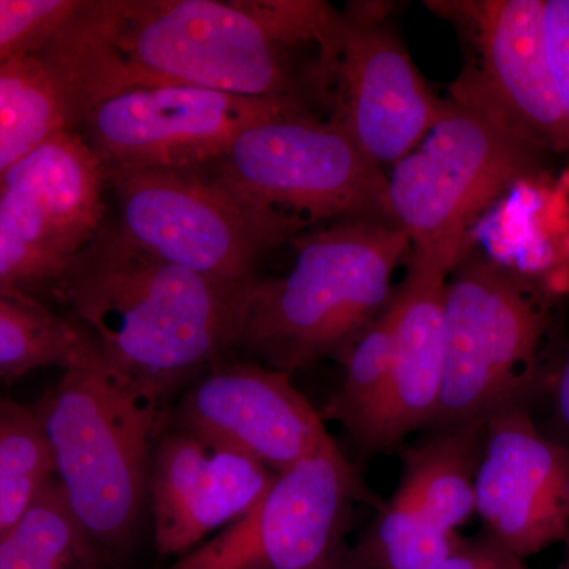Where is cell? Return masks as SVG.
I'll return each mask as SVG.
<instances>
[{
	"mask_svg": "<svg viewBox=\"0 0 569 569\" xmlns=\"http://www.w3.org/2000/svg\"><path fill=\"white\" fill-rule=\"evenodd\" d=\"M329 17L321 2L80 0L37 56L71 130L111 97L163 86L305 104L295 52L320 44Z\"/></svg>",
	"mask_w": 569,
	"mask_h": 569,
	"instance_id": "obj_1",
	"label": "cell"
},
{
	"mask_svg": "<svg viewBox=\"0 0 569 569\" xmlns=\"http://www.w3.org/2000/svg\"><path fill=\"white\" fill-rule=\"evenodd\" d=\"M239 288L153 257L107 220L51 293L104 365L167 400L230 353Z\"/></svg>",
	"mask_w": 569,
	"mask_h": 569,
	"instance_id": "obj_2",
	"label": "cell"
},
{
	"mask_svg": "<svg viewBox=\"0 0 569 569\" xmlns=\"http://www.w3.org/2000/svg\"><path fill=\"white\" fill-rule=\"evenodd\" d=\"M291 242L287 274L239 288L231 347L287 373L347 350L387 305L392 272L411 249L406 231L381 219L339 220Z\"/></svg>",
	"mask_w": 569,
	"mask_h": 569,
	"instance_id": "obj_3",
	"label": "cell"
},
{
	"mask_svg": "<svg viewBox=\"0 0 569 569\" xmlns=\"http://www.w3.org/2000/svg\"><path fill=\"white\" fill-rule=\"evenodd\" d=\"M162 397L104 365L91 348L37 403L56 478L107 559L132 546L149 497Z\"/></svg>",
	"mask_w": 569,
	"mask_h": 569,
	"instance_id": "obj_4",
	"label": "cell"
},
{
	"mask_svg": "<svg viewBox=\"0 0 569 569\" xmlns=\"http://www.w3.org/2000/svg\"><path fill=\"white\" fill-rule=\"evenodd\" d=\"M546 157L489 104L452 92L425 140L388 176L392 219L410 239V266L449 277L475 220L515 183L538 179Z\"/></svg>",
	"mask_w": 569,
	"mask_h": 569,
	"instance_id": "obj_5",
	"label": "cell"
},
{
	"mask_svg": "<svg viewBox=\"0 0 569 569\" xmlns=\"http://www.w3.org/2000/svg\"><path fill=\"white\" fill-rule=\"evenodd\" d=\"M203 170L246 203L306 228L321 220L395 222L383 168L339 123L318 121L309 111L247 127Z\"/></svg>",
	"mask_w": 569,
	"mask_h": 569,
	"instance_id": "obj_6",
	"label": "cell"
},
{
	"mask_svg": "<svg viewBox=\"0 0 569 569\" xmlns=\"http://www.w3.org/2000/svg\"><path fill=\"white\" fill-rule=\"evenodd\" d=\"M119 231L168 263L228 284L254 279L264 254L306 233L290 217L263 211L203 168L107 170Z\"/></svg>",
	"mask_w": 569,
	"mask_h": 569,
	"instance_id": "obj_7",
	"label": "cell"
},
{
	"mask_svg": "<svg viewBox=\"0 0 569 569\" xmlns=\"http://www.w3.org/2000/svg\"><path fill=\"white\" fill-rule=\"evenodd\" d=\"M445 293V372L432 425L486 421L522 406L533 378L545 307L529 283L478 252L463 253Z\"/></svg>",
	"mask_w": 569,
	"mask_h": 569,
	"instance_id": "obj_8",
	"label": "cell"
},
{
	"mask_svg": "<svg viewBox=\"0 0 569 569\" xmlns=\"http://www.w3.org/2000/svg\"><path fill=\"white\" fill-rule=\"evenodd\" d=\"M317 92L378 164L400 162L445 111L410 56L378 14H340L317 62Z\"/></svg>",
	"mask_w": 569,
	"mask_h": 569,
	"instance_id": "obj_9",
	"label": "cell"
},
{
	"mask_svg": "<svg viewBox=\"0 0 569 569\" xmlns=\"http://www.w3.org/2000/svg\"><path fill=\"white\" fill-rule=\"evenodd\" d=\"M290 111V100L163 86L119 93L96 108L78 130L107 170H198L219 160L247 127Z\"/></svg>",
	"mask_w": 569,
	"mask_h": 569,
	"instance_id": "obj_10",
	"label": "cell"
},
{
	"mask_svg": "<svg viewBox=\"0 0 569 569\" xmlns=\"http://www.w3.org/2000/svg\"><path fill=\"white\" fill-rule=\"evenodd\" d=\"M335 441L276 473L253 507L167 569H309L332 556L358 493Z\"/></svg>",
	"mask_w": 569,
	"mask_h": 569,
	"instance_id": "obj_11",
	"label": "cell"
},
{
	"mask_svg": "<svg viewBox=\"0 0 569 569\" xmlns=\"http://www.w3.org/2000/svg\"><path fill=\"white\" fill-rule=\"evenodd\" d=\"M545 0L427 2L458 21L477 56L452 92L473 97L498 112L546 153L569 149V122L546 54Z\"/></svg>",
	"mask_w": 569,
	"mask_h": 569,
	"instance_id": "obj_12",
	"label": "cell"
},
{
	"mask_svg": "<svg viewBox=\"0 0 569 569\" xmlns=\"http://www.w3.org/2000/svg\"><path fill=\"white\" fill-rule=\"evenodd\" d=\"M168 422L254 460L272 473L332 443L291 373L220 361L187 388Z\"/></svg>",
	"mask_w": 569,
	"mask_h": 569,
	"instance_id": "obj_13",
	"label": "cell"
},
{
	"mask_svg": "<svg viewBox=\"0 0 569 569\" xmlns=\"http://www.w3.org/2000/svg\"><path fill=\"white\" fill-rule=\"evenodd\" d=\"M475 511L519 560L567 541L569 448L545 436L522 406L486 419Z\"/></svg>",
	"mask_w": 569,
	"mask_h": 569,
	"instance_id": "obj_14",
	"label": "cell"
},
{
	"mask_svg": "<svg viewBox=\"0 0 569 569\" xmlns=\"http://www.w3.org/2000/svg\"><path fill=\"white\" fill-rule=\"evenodd\" d=\"M153 445L149 500L160 557H182L253 507L276 473L167 421Z\"/></svg>",
	"mask_w": 569,
	"mask_h": 569,
	"instance_id": "obj_15",
	"label": "cell"
},
{
	"mask_svg": "<svg viewBox=\"0 0 569 569\" xmlns=\"http://www.w3.org/2000/svg\"><path fill=\"white\" fill-rule=\"evenodd\" d=\"M107 168L80 130H61L0 176V224L70 260L107 222Z\"/></svg>",
	"mask_w": 569,
	"mask_h": 569,
	"instance_id": "obj_16",
	"label": "cell"
},
{
	"mask_svg": "<svg viewBox=\"0 0 569 569\" xmlns=\"http://www.w3.org/2000/svg\"><path fill=\"white\" fill-rule=\"evenodd\" d=\"M448 276L408 268L389 306L396 320V353L387 391L367 419L359 443L383 449L432 425L445 372V293Z\"/></svg>",
	"mask_w": 569,
	"mask_h": 569,
	"instance_id": "obj_17",
	"label": "cell"
},
{
	"mask_svg": "<svg viewBox=\"0 0 569 569\" xmlns=\"http://www.w3.org/2000/svg\"><path fill=\"white\" fill-rule=\"evenodd\" d=\"M485 437L486 421H473L407 449L395 497L443 529L456 531L475 512V482Z\"/></svg>",
	"mask_w": 569,
	"mask_h": 569,
	"instance_id": "obj_18",
	"label": "cell"
},
{
	"mask_svg": "<svg viewBox=\"0 0 569 569\" xmlns=\"http://www.w3.org/2000/svg\"><path fill=\"white\" fill-rule=\"evenodd\" d=\"M104 561L56 477L0 535V569H100Z\"/></svg>",
	"mask_w": 569,
	"mask_h": 569,
	"instance_id": "obj_19",
	"label": "cell"
},
{
	"mask_svg": "<svg viewBox=\"0 0 569 569\" xmlns=\"http://www.w3.org/2000/svg\"><path fill=\"white\" fill-rule=\"evenodd\" d=\"M66 129V107L39 56L0 62V176Z\"/></svg>",
	"mask_w": 569,
	"mask_h": 569,
	"instance_id": "obj_20",
	"label": "cell"
},
{
	"mask_svg": "<svg viewBox=\"0 0 569 569\" xmlns=\"http://www.w3.org/2000/svg\"><path fill=\"white\" fill-rule=\"evenodd\" d=\"M86 350L80 331L63 313L31 293L0 288V380L44 367L67 369Z\"/></svg>",
	"mask_w": 569,
	"mask_h": 569,
	"instance_id": "obj_21",
	"label": "cell"
},
{
	"mask_svg": "<svg viewBox=\"0 0 569 569\" xmlns=\"http://www.w3.org/2000/svg\"><path fill=\"white\" fill-rule=\"evenodd\" d=\"M54 477V460L36 408L0 399V535Z\"/></svg>",
	"mask_w": 569,
	"mask_h": 569,
	"instance_id": "obj_22",
	"label": "cell"
},
{
	"mask_svg": "<svg viewBox=\"0 0 569 569\" xmlns=\"http://www.w3.org/2000/svg\"><path fill=\"white\" fill-rule=\"evenodd\" d=\"M342 387L329 400L326 417L342 422L356 437L387 391L396 353V320L391 306L347 348Z\"/></svg>",
	"mask_w": 569,
	"mask_h": 569,
	"instance_id": "obj_23",
	"label": "cell"
},
{
	"mask_svg": "<svg viewBox=\"0 0 569 569\" xmlns=\"http://www.w3.org/2000/svg\"><path fill=\"white\" fill-rule=\"evenodd\" d=\"M460 548L456 531L392 497L367 535L365 553L378 569H436Z\"/></svg>",
	"mask_w": 569,
	"mask_h": 569,
	"instance_id": "obj_24",
	"label": "cell"
},
{
	"mask_svg": "<svg viewBox=\"0 0 569 569\" xmlns=\"http://www.w3.org/2000/svg\"><path fill=\"white\" fill-rule=\"evenodd\" d=\"M80 0H0V62L39 54Z\"/></svg>",
	"mask_w": 569,
	"mask_h": 569,
	"instance_id": "obj_25",
	"label": "cell"
},
{
	"mask_svg": "<svg viewBox=\"0 0 569 569\" xmlns=\"http://www.w3.org/2000/svg\"><path fill=\"white\" fill-rule=\"evenodd\" d=\"M69 260L32 249L0 224V288L52 291Z\"/></svg>",
	"mask_w": 569,
	"mask_h": 569,
	"instance_id": "obj_26",
	"label": "cell"
},
{
	"mask_svg": "<svg viewBox=\"0 0 569 569\" xmlns=\"http://www.w3.org/2000/svg\"><path fill=\"white\" fill-rule=\"evenodd\" d=\"M542 31L553 86L569 122V0H545Z\"/></svg>",
	"mask_w": 569,
	"mask_h": 569,
	"instance_id": "obj_27",
	"label": "cell"
},
{
	"mask_svg": "<svg viewBox=\"0 0 569 569\" xmlns=\"http://www.w3.org/2000/svg\"><path fill=\"white\" fill-rule=\"evenodd\" d=\"M503 550L493 539L478 545H460V548L436 569H492Z\"/></svg>",
	"mask_w": 569,
	"mask_h": 569,
	"instance_id": "obj_28",
	"label": "cell"
},
{
	"mask_svg": "<svg viewBox=\"0 0 569 569\" xmlns=\"http://www.w3.org/2000/svg\"><path fill=\"white\" fill-rule=\"evenodd\" d=\"M556 415L565 433L561 443L569 448V353L561 366L559 378H557Z\"/></svg>",
	"mask_w": 569,
	"mask_h": 569,
	"instance_id": "obj_29",
	"label": "cell"
},
{
	"mask_svg": "<svg viewBox=\"0 0 569 569\" xmlns=\"http://www.w3.org/2000/svg\"><path fill=\"white\" fill-rule=\"evenodd\" d=\"M492 569H526L520 565L518 557L511 556L508 550H503L500 559H498L496 567Z\"/></svg>",
	"mask_w": 569,
	"mask_h": 569,
	"instance_id": "obj_30",
	"label": "cell"
},
{
	"mask_svg": "<svg viewBox=\"0 0 569 569\" xmlns=\"http://www.w3.org/2000/svg\"><path fill=\"white\" fill-rule=\"evenodd\" d=\"M309 569H347L343 568L342 565L337 563L335 559L331 557H328L325 561H321V563L316 565V567L309 568Z\"/></svg>",
	"mask_w": 569,
	"mask_h": 569,
	"instance_id": "obj_31",
	"label": "cell"
},
{
	"mask_svg": "<svg viewBox=\"0 0 569 569\" xmlns=\"http://www.w3.org/2000/svg\"><path fill=\"white\" fill-rule=\"evenodd\" d=\"M567 545H568L567 560H565L563 568H561V569H569V533H568V538H567Z\"/></svg>",
	"mask_w": 569,
	"mask_h": 569,
	"instance_id": "obj_32",
	"label": "cell"
}]
</instances>
